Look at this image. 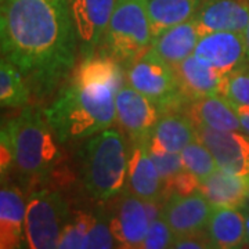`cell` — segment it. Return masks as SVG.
<instances>
[{"mask_svg":"<svg viewBox=\"0 0 249 249\" xmlns=\"http://www.w3.org/2000/svg\"><path fill=\"white\" fill-rule=\"evenodd\" d=\"M175 232L172 231L168 223L162 217H157L150 223L145 240L142 242V249H165L172 248L175 241Z\"/></svg>","mask_w":249,"mask_h":249,"instance_id":"obj_30","label":"cell"},{"mask_svg":"<svg viewBox=\"0 0 249 249\" xmlns=\"http://www.w3.org/2000/svg\"><path fill=\"white\" fill-rule=\"evenodd\" d=\"M71 213L68 202L58 191L50 188L34 191L28 198L25 211V244L28 248H57Z\"/></svg>","mask_w":249,"mask_h":249,"instance_id":"obj_7","label":"cell"},{"mask_svg":"<svg viewBox=\"0 0 249 249\" xmlns=\"http://www.w3.org/2000/svg\"><path fill=\"white\" fill-rule=\"evenodd\" d=\"M201 36L196 19L193 18L157 36L152 40L151 49L172 67H176L194 54Z\"/></svg>","mask_w":249,"mask_h":249,"instance_id":"obj_20","label":"cell"},{"mask_svg":"<svg viewBox=\"0 0 249 249\" xmlns=\"http://www.w3.org/2000/svg\"><path fill=\"white\" fill-rule=\"evenodd\" d=\"M0 45L32 97L54 96L71 78L79 53L67 0H1Z\"/></svg>","mask_w":249,"mask_h":249,"instance_id":"obj_1","label":"cell"},{"mask_svg":"<svg viewBox=\"0 0 249 249\" xmlns=\"http://www.w3.org/2000/svg\"><path fill=\"white\" fill-rule=\"evenodd\" d=\"M129 157L121 129L108 127L88 137L78 151L80 181L86 194L104 204L122 194L127 184Z\"/></svg>","mask_w":249,"mask_h":249,"instance_id":"obj_4","label":"cell"},{"mask_svg":"<svg viewBox=\"0 0 249 249\" xmlns=\"http://www.w3.org/2000/svg\"><path fill=\"white\" fill-rule=\"evenodd\" d=\"M196 126L198 139L211 150L220 169L249 176V134L220 132L205 124Z\"/></svg>","mask_w":249,"mask_h":249,"instance_id":"obj_12","label":"cell"},{"mask_svg":"<svg viewBox=\"0 0 249 249\" xmlns=\"http://www.w3.org/2000/svg\"><path fill=\"white\" fill-rule=\"evenodd\" d=\"M229 103L231 104V107L234 108L235 114L240 119L242 132L249 134V106H241V104H235V103H231V101H229Z\"/></svg>","mask_w":249,"mask_h":249,"instance_id":"obj_33","label":"cell"},{"mask_svg":"<svg viewBox=\"0 0 249 249\" xmlns=\"http://www.w3.org/2000/svg\"><path fill=\"white\" fill-rule=\"evenodd\" d=\"M148 151H150L151 160H154L157 169L160 172V178H163L165 181L184 169L180 154L163 150L157 142H152L151 139L148 142Z\"/></svg>","mask_w":249,"mask_h":249,"instance_id":"obj_29","label":"cell"},{"mask_svg":"<svg viewBox=\"0 0 249 249\" xmlns=\"http://www.w3.org/2000/svg\"><path fill=\"white\" fill-rule=\"evenodd\" d=\"M244 206L249 208V190H248V196H247V202H245V205H244Z\"/></svg>","mask_w":249,"mask_h":249,"instance_id":"obj_36","label":"cell"},{"mask_svg":"<svg viewBox=\"0 0 249 249\" xmlns=\"http://www.w3.org/2000/svg\"><path fill=\"white\" fill-rule=\"evenodd\" d=\"M194 19L201 35L219 31L244 32L249 24V0H205Z\"/></svg>","mask_w":249,"mask_h":249,"instance_id":"obj_16","label":"cell"},{"mask_svg":"<svg viewBox=\"0 0 249 249\" xmlns=\"http://www.w3.org/2000/svg\"><path fill=\"white\" fill-rule=\"evenodd\" d=\"M27 204L21 188L9 178L1 180L0 190V248H22L25 241Z\"/></svg>","mask_w":249,"mask_h":249,"instance_id":"obj_15","label":"cell"},{"mask_svg":"<svg viewBox=\"0 0 249 249\" xmlns=\"http://www.w3.org/2000/svg\"><path fill=\"white\" fill-rule=\"evenodd\" d=\"M184 112L196 124H205L220 132H242L234 108L222 94L193 100L187 104Z\"/></svg>","mask_w":249,"mask_h":249,"instance_id":"obj_18","label":"cell"},{"mask_svg":"<svg viewBox=\"0 0 249 249\" xmlns=\"http://www.w3.org/2000/svg\"><path fill=\"white\" fill-rule=\"evenodd\" d=\"M0 144L13 155V170L22 186L49 181L61 163L60 142L45 114L36 106L21 108L19 114L3 121Z\"/></svg>","mask_w":249,"mask_h":249,"instance_id":"obj_2","label":"cell"},{"mask_svg":"<svg viewBox=\"0 0 249 249\" xmlns=\"http://www.w3.org/2000/svg\"><path fill=\"white\" fill-rule=\"evenodd\" d=\"M116 124L130 144L151 139L152 130L160 119V111L147 96L122 85L115 96Z\"/></svg>","mask_w":249,"mask_h":249,"instance_id":"obj_9","label":"cell"},{"mask_svg":"<svg viewBox=\"0 0 249 249\" xmlns=\"http://www.w3.org/2000/svg\"><path fill=\"white\" fill-rule=\"evenodd\" d=\"M173 249H212L214 248L212 241L209 238L206 229L196 231L186 232L181 235H176L172 244Z\"/></svg>","mask_w":249,"mask_h":249,"instance_id":"obj_32","label":"cell"},{"mask_svg":"<svg viewBox=\"0 0 249 249\" xmlns=\"http://www.w3.org/2000/svg\"><path fill=\"white\" fill-rule=\"evenodd\" d=\"M205 0H147L152 37L196 17ZM152 39V40H154Z\"/></svg>","mask_w":249,"mask_h":249,"instance_id":"obj_23","label":"cell"},{"mask_svg":"<svg viewBox=\"0 0 249 249\" xmlns=\"http://www.w3.org/2000/svg\"><path fill=\"white\" fill-rule=\"evenodd\" d=\"M147 0H116L97 52L114 58L127 71L152 45Z\"/></svg>","mask_w":249,"mask_h":249,"instance_id":"obj_5","label":"cell"},{"mask_svg":"<svg viewBox=\"0 0 249 249\" xmlns=\"http://www.w3.org/2000/svg\"><path fill=\"white\" fill-rule=\"evenodd\" d=\"M106 212L116 248H142L152 222L148 201L124 190L122 194L106 202Z\"/></svg>","mask_w":249,"mask_h":249,"instance_id":"obj_8","label":"cell"},{"mask_svg":"<svg viewBox=\"0 0 249 249\" xmlns=\"http://www.w3.org/2000/svg\"><path fill=\"white\" fill-rule=\"evenodd\" d=\"M178 82L186 97L193 101L196 98L220 94L223 75L213 68L196 60V55H190L183 62L175 67Z\"/></svg>","mask_w":249,"mask_h":249,"instance_id":"obj_21","label":"cell"},{"mask_svg":"<svg viewBox=\"0 0 249 249\" xmlns=\"http://www.w3.org/2000/svg\"><path fill=\"white\" fill-rule=\"evenodd\" d=\"M249 176L234 175L220 168L201 180L199 193L213 206L242 208L247 202Z\"/></svg>","mask_w":249,"mask_h":249,"instance_id":"obj_19","label":"cell"},{"mask_svg":"<svg viewBox=\"0 0 249 249\" xmlns=\"http://www.w3.org/2000/svg\"><path fill=\"white\" fill-rule=\"evenodd\" d=\"M148 142L142 140L130 144L129 169L126 191L132 193L144 201H160L163 199L165 180L160 178L154 160L150 157Z\"/></svg>","mask_w":249,"mask_h":249,"instance_id":"obj_14","label":"cell"},{"mask_svg":"<svg viewBox=\"0 0 249 249\" xmlns=\"http://www.w3.org/2000/svg\"><path fill=\"white\" fill-rule=\"evenodd\" d=\"M124 68L114 58L97 52L90 57L80 58L70 79L88 85H107L119 90L124 85Z\"/></svg>","mask_w":249,"mask_h":249,"instance_id":"obj_24","label":"cell"},{"mask_svg":"<svg viewBox=\"0 0 249 249\" xmlns=\"http://www.w3.org/2000/svg\"><path fill=\"white\" fill-rule=\"evenodd\" d=\"M32 97L27 80L18 68L1 57L0 61V104L1 108H24Z\"/></svg>","mask_w":249,"mask_h":249,"instance_id":"obj_25","label":"cell"},{"mask_svg":"<svg viewBox=\"0 0 249 249\" xmlns=\"http://www.w3.org/2000/svg\"><path fill=\"white\" fill-rule=\"evenodd\" d=\"M220 94L229 101L249 106V62H244L237 70L223 78Z\"/></svg>","mask_w":249,"mask_h":249,"instance_id":"obj_28","label":"cell"},{"mask_svg":"<svg viewBox=\"0 0 249 249\" xmlns=\"http://www.w3.org/2000/svg\"><path fill=\"white\" fill-rule=\"evenodd\" d=\"M79 42L80 58L97 53L116 0H67Z\"/></svg>","mask_w":249,"mask_h":249,"instance_id":"obj_10","label":"cell"},{"mask_svg":"<svg viewBox=\"0 0 249 249\" xmlns=\"http://www.w3.org/2000/svg\"><path fill=\"white\" fill-rule=\"evenodd\" d=\"M127 83L157 106L160 114L184 112L190 100L183 93L175 67L160 58L151 47L126 71Z\"/></svg>","mask_w":249,"mask_h":249,"instance_id":"obj_6","label":"cell"},{"mask_svg":"<svg viewBox=\"0 0 249 249\" xmlns=\"http://www.w3.org/2000/svg\"><path fill=\"white\" fill-rule=\"evenodd\" d=\"M194 55L196 60L226 76L247 62L244 32L219 31L201 36Z\"/></svg>","mask_w":249,"mask_h":249,"instance_id":"obj_11","label":"cell"},{"mask_svg":"<svg viewBox=\"0 0 249 249\" xmlns=\"http://www.w3.org/2000/svg\"><path fill=\"white\" fill-rule=\"evenodd\" d=\"M180 157L183 162V168L191 172L199 180H204L219 168L211 150L199 139L190 142L180 152Z\"/></svg>","mask_w":249,"mask_h":249,"instance_id":"obj_27","label":"cell"},{"mask_svg":"<svg viewBox=\"0 0 249 249\" xmlns=\"http://www.w3.org/2000/svg\"><path fill=\"white\" fill-rule=\"evenodd\" d=\"M242 211L245 214V227H247V248H249V208L242 206Z\"/></svg>","mask_w":249,"mask_h":249,"instance_id":"obj_34","label":"cell"},{"mask_svg":"<svg viewBox=\"0 0 249 249\" xmlns=\"http://www.w3.org/2000/svg\"><path fill=\"white\" fill-rule=\"evenodd\" d=\"M151 140L166 151L180 154L190 142L198 140L196 126L186 112H163L152 130Z\"/></svg>","mask_w":249,"mask_h":249,"instance_id":"obj_22","label":"cell"},{"mask_svg":"<svg viewBox=\"0 0 249 249\" xmlns=\"http://www.w3.org/2000/svg\"><path fill=\"white\" fill-rule=\"evenodd\" d=\"M206 232L214 248H247V227L242 208L213 206Z\"/></svg>","mask_w":249,"mask_h":249,"instance_id":"obj_17","label":"cell"},{"mask_svg":"<svg viewBox=\"0 0 249 249\" xmlns=\"http://www.w3.org/2000/svg\"><path fill=\"white\" fill-rule=\"evenodd\" d=\"M118 90L70 79L45 109L60 144L80 142L111 127L116 121Z\"/></svg>","mask_w":249,"mask_h":249,"instance_id":"obj_3","label":"cell"},{"mask_svg":"<svg viewBox=\"0 0 249 249\" xmlns=\"http://www.w3.org/2000/svg\"><path fill=\"white\" fill-rule=\"evenodd\" d=\"M96 220H97V213L82 212V211L72 212L71 219L62 231L57 248H88L90 231Z\"/></svg>","mask_w":249,"mask_h":249,"instance_id":"obj_26","label":"cell"},{"mask_svg":"<svg viewBox=\"0 0 249 249\" xmlns=\"http://www.w3.org/2000/svg\"><path fill=\"white\" fill-rule=\"evenodd\" d=\"M213 211L211 204L199 191L190 196H172L162 204L160 217L168 223L175 235L205 230Z\"/></svg>","mask_w":249,"mask_h":249,"instance_id":"obj_13","label":"cell"},{"mask_svg":"<svg viewBox=\"0 0 249 249\" xmlns=\"http://www.w3.org/2000/svg\"><path fill=\"white\" fill-rule=\"evenodd\" d=\"M201 180L196 178L191 172L183 169L173 178L165 181L163 188V201L172 196H190L199 191Z\"/></svg>","mask_w":249,"mask_h":249,"instance_id":"obj_31","label":"cell"},{"mask_svg":"<svg viewBox=\"0 0 249 249\" xmlns=\"http://www.w3.org/2000/svg\"><path fill=\"white\" fill-rule=\"evenodd\" d=\"M244 37H245V45H247V61L249 62V24L244 31Z\"/></svg>","mask_w":249,"mask_h":249,"instance_id":"obj_35","label":"cell"}]
</instances>
